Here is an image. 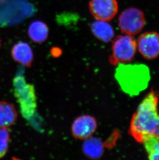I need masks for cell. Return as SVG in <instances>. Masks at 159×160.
Returning <instances> with one entry per match:
<instances>
[{
    "label": "cell",
    "instance_id": "cell-1",
    "mask_svg": "<svg viewBox=\"0 0 159 160\" xmlns=\"http://www.w3.org/2000/svg\"><path fill=\"white\" fill-rule=\"evenodd\" d=\"M159 98L152 90L138 105L131 121L129 133L137 142L142 143L144 136H159Z\"/></svg>",
    "mask_w": 159,
    "mask_h": 160
},
{
    "label": "cell",
    "instance_id": "cell-2",
    "mask_svg": "<svg viewBox=\"0 0 159 160\" xmlns=\"http://www.w3.org/2000/svg\"><path fill=\"white\" fill-rule=\"evenodd\" d=\"M115 77L122 90L133 97L147 88L150 80V70L142 64H119Z\"/></svg>",
    "mask_w": 159,
    "mask_h": 160
},
{
    "label": "cell",
    "instance_id": "cell-3",
    "mask_svg": "<svg viewBox=\"0 0 159 160\" xmlns=\"http://www.w3.org/2000/svg\"><path fill=\"white\" fill-rule=\"evenodd\" d=\"M14 94L19 104L21 113L27 121L36 113L37 100L34 86L27 83L22 71H18L13 79Z\"/></svg>",
    "mask_w": 159,
    "mask_h": 160
},
{
    "label": "cell",
    "instance_id": "cell-4",
    "mask_svg": "<svg viewBox=\"0 0 159 160\" xmlns=\"http://www.w3.org/2000/svg\"><path fill=\"white\" fill-rule=\"evenodd\" d=\"M137 42L132 36L124 34L116 37L113 41L109 61L112 65L130 63L137 52Z\"/></svg>",
    "mask_w": 159,
    "mask_h": 160
},
{
    "label": "cell",
    "instance_id": "cell-5",
    "mask_svg": "<svg viewBox=\"0 0 159 160\" xmlns=\"http://www.w3.org/2000/svg\"><path fill=\"white\" fill-rule=\"evenodd\" d=\"M144 12L135 8L126 9L118 18V26L120 30L127 35L133 36L140 33L145 25Z\"/></svg>",
    "mask_w": 159,
    "mask_h": 160
},
{
    "label": "cell",
    "instance_id": "cell-6",
    "mask_svg": "<svg viewBox=\"0 0 159 160\" xmlns=\"http://www.w3.org/2000/svg\"><path fill=\"white\" fill-rule=\"evenodd\" d=\"M137 48L147 60H153L159 56V33L147 32L142 34L137 42Z\"/></svg>",
    "mask_w": 159,
    "mask_h": 160
},
{
    "label": "cell",
    "instance_id": "cell-7",
    "mask_svg": "<svg viewBox=\"0 0 159 160\" xmlns=\"http://www.w3.org/2000/svg\"><path fill=\"white\" fill-rule=\"evenodd\" d=\"M89 9L96 19L108 22L117 14L118 5L117 0H91Z\"/></svg>",
    "mask_w": 159,
    "mask_h": 160
},
{
    "label": "cell",
    "instance_id": "cell-8",
    "mask_svg": "<svg viewBox=\"0 0 159 160\" xmlns=\"http://www.w3.org/2000/svg\"><path fill=\"white\" fill-rule=\"evenodd\" d=\"M97 127V121L95 117L90 115H82L72 123L71 133L76 139L85 140L94 134Z\"/></svg>",
    "mask_w": 159,
    "mask_h": 160
},
{
    "label": "cell",
    "instance_id": "cell-9",
    "mask_svg": "<svg viewBox=\"0 0 159 160\" xmlns=\"http://www.w3.org/2000/svg\"><path fill=\"white\" fill-rule=\"evenodd\" d=\"M14 60L26 67L32 66L34 54L30 46L27 42H19L15 44L11 51Z\"/></svg>",
    "mask_w": 159,
    "mask_h": 160
},
{
    "label": "cell",
    "instance_id": "cell-10",
    "mask_svg": "<svg viewBox=\"0 0 159 160\" xmlns=\"http://www.w3.org/2000/svg\"><path fill=\"white\" fill-rule=\"evenodd\" d=\"M84 141L82 150L85 156L93 160L100 159L103 156L105 145L101 139L91 136Z\"/></svg>",
    "mask_w": 159,
    "mask_h": 160
},
{
    "label": "cell",
    "instance_id": "cell-11",
    "mask_svg": "<svg viewBox=\"0 0 159 160\" xmlns=\"http://www.w3.org/2000/svg\"><path fill=\"white\" fill-rule=\"evenodd\" d=\"M17 112L15 106L7 102H0V128H8L16 122Z\"/></svg>",
    "mask_w": 159,
    "mask_h": 160
},
{
    "label": "cell",
    "instance_id": "cell-12",
    "mask_svg": "<svg viewBox=\"0 0 159 160\" xmlns=\"http://www.w3.org/2000/svg\"><path fill=\"white\" fill-rule=\"evenodd\" d=\"M91 30L94 35L104 42H109L115 35L113 28L107 21L98 20L92 23Z\"/></svg>",
    "mask_w": 159,
    "mask_h": 160
},
{
    "label": "cell",
    "instance_id": "cell-13",
    "mask_svg": "<svg viewBox=\"0 0 159 160\" xmlns=\"http://www.w3.org/2000/svg\"><path fill=\"white\" fill-rule=\"evenodd\" d=\"M29 37L36 43H41L47 39L49 29L45 23L39 20L33 21L28 30Z\"/></svg>",
    "mask_w": 159,
    "mask_h": 160
},
{
    "label": "cell",
    "instance_id": "cell-14",
    "mask_svg": "<svg viewBox=\"0 0 159 160\" xmlns=\"http://www.w3.org/2000/svg\"><path fill=\"white\" fill-rule=\"evenodd\" d=\"M141 143L144 145L149 159L159 160V136L145 135L143 137Z\"/></svg>",
    "mask_w": 159,
    "mask_h": 160
},
{
    "label": "cell",
    "instance_id": "cell-15",
    "mask_svg": "<svg viewBox=\"0 0 159 160\" xmlns=\"http://www.w3.org/2000/svg\"><path fill=\"white\" fill-rule=\"evenodd\" d=\"M10 141V134L7 128H0V159L7 152Z\"/></svg>",
    "mask_w": 159,
    "mask_h": 160
},
{
    "label": "cell",
    "instance_id": "cell-16",
    "mask_svg": "<svg viewBox=\"0 0 159 160\" xmlns=\"http://www.w3.org/2000/svg\"><path fill=\"white\" fill-rule=\"evenodd\" d=\"M1 39L0 38V47H1Z\"/></svg>",
    "mask_w": 159,
    "mask_h": 160
}]
</instances>
